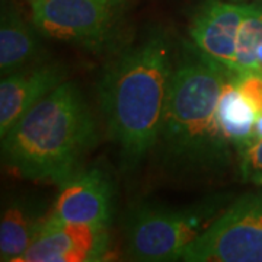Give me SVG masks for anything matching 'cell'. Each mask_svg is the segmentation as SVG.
<instances>
[{"label": "cell", "mask_w": 262, "mask_h": 262, "mask_svg": "<svg viewBox=\"0 0 262 262\" xmlns=\"http://www.w3.org/2000/svg\"><path fill=\"white\" fill-rule=\"evenodd\" d=\"M173 69L168 37L156 31L125 50L101 79L99 99L106 127L131 165L159 140Z\"/></svg>", "instance_id": "cell-1"}, {"label": "cell", "mask_w": 262, "mask_h": 262, "mask_svg": "<svg viewBox=\"0 0 262 262\" xmlns=\"http://www.w3.org/2000/svg\"><path fill=\"white\" fill-rule=\"evenodd\" d=\"M96 139L95 121L75 84L63 82L2 137L8 166L32 181L61 185Z\"/></svg>", "instance_id": "cell-2"}, {"label": "cell", "mask_w": 262, "mask_h": 262, "mask_svg": "<svg viewBox=\"0 0 262 262\" xmlns=\"http://www.w3.org/2000/svg\"><path fill=\"white\" fill-rule=\"evenodd\" d=\"M229 73L196 47L175 66L159 134L169 158L200 168L229 160L230 147L217 124V105Z\"/></svg>", "instance_id": "cell-3"}, {"label": "cell", "mask_w": 262, "mask_h": 262, "mask_svg": "<svg viewBox=\"0 0 262 262\" xmlns=\"http://www.w3.org/2000/svg\"><path fill=\"white\" fill-rule=\"evenodd\" d=\"M189 262H262V192L248 194L215 217L182 256Z\"/></svg>", "instance_id": "cell-4"}, {"label": "cell", "mask_w": 262, "mask_h": 262, "mask_svg": "<svg viewBox=\"0 0 262 262\" xmlns=\"http://www.w3.org/2000/svg\"><path fill=\"white\" fill-rule=\"evenodd\" d=\"M127 0H29L34 27L48 38L99 47L113 37Z\"/></svg>", "instance_id": "cell-5"}, {"label": "cell", "mask_w": 262, "mask_h": 262, "mask_svg": "<svg viewBox=\"0 0 262 262\" xmlns=\"http://www.w3.org/2000/svg\"><path fill=\"white\" fill-rule=\"evenodd\" d=\"M220 214L217 207L200 210L143 208L128 225V249L140 261H175Z\"/></svg>", "instance_id": "cell-6"}, {"label": "cell", "mask_w": 262, "mask_h": 262, "mask_svg": "<svg viewBox=\"0 0 262 262\" xmlns=\"http://www.w3.org/2000/svg\"><path fill=\"white\" fill-rule=\"evenodd\" d=\"M108 242V226L70 223L50 213L19 262L102 261Z\"/></svg>", "instance_id": "cell-7"}, {"label": "cell", "mask_w": 262, "mask_h": 262, "mask_svg": "<svg viewBox=\"0 0 262 262\" xmlns=\"http://www.w3.org/2000/svg\"><path fill=\"white\" fill-rule=\"evenodd\" d=\"M252 5L206 0L192 16L189 35L203 54L233 72L236 39Z\"/></svg>", "instance_id": "cell-8"}, {"label": "cell", "mask_w": 262, "mask_h": 262, "mask_svg": "<svg viewBox=\"0 0 262 262\" xmlns=\"http://www.w3.org/2000/svg\"><path fill=\"white\" fill-rule=\"evenodd\" d=\"M51 214L57 219L92 226H108L111 185L99 169L76 170L61 184Z\"/></svg>", "instance_id": "cell-9"}, {"label": "cell", "mask_w": 262, "mask_h": 262, "mask_svg": "<svg viewBox=\"0 0 262 262\" xmlns=\"http://www.w3.org/2000/svg\"><path fill=\"white\" fill-rule=\"evenodd\" d=\"M64 82V72L56 64L16 70L0 83V137L13 127L46 95Z\"/></svg>", "instance_id": "cell-10"}, {"label": "cell", "mask_w": 262, "mask_h": 262, "mask_svg": "<svg viewBox=\"0 0 262 262\" xmlns=\"http://www.w3.org/2000/svg\"><path fill=\"white\" fill-rule=\"evenodd\" d=\"M47 215L31 203L16 200L2 213L0 220V259L19 262L35 241Z\"/></svg>", "instance_id": "cell-11"}, {"label": "cell", "mask_w": 262, "mask_h": 262, "mask_svg": "<svg viewBox=\"0 0 262 262\" xmlns=\"http://www.w3.org/2000/svg\"><path fill=\"white\" fill-rule=\"evenodd\" d=\"M256 111L239 94L234 84L233 72L226 77L217 105L219 130L229 147H234L239 155L253 141V125Z\"/></svg>", "instance_id": "cell-12"}, {"label": "cell", "mask_w": 262, "mask_h": 262, "mask_svg": "<svg viewBox=\"0 0 262 262\" xmlns=\"http://www.w3.org/2000/svg\"><path fill=\"white\" fill-rule=\"evenodd\" d=\"M38 39L25 19L13 10L2 12L0 72L8 76L20 70L38 53Z\"/></svg>", "instance_id": "cell-13"}, {"label": "cell", "mask_w": 262, "mask_h": 262, "mask_svg": "<svg viewBox=\"0 0 262 262\" xmlns=\"http://www.w3.org/2000/svg\"><path fill=\"white\" fill-rule=\"evenodd\" d=\"M262 44V6L252 5L242 20L236 39L234 75L256 73V51Z\"/></svg>", "instance_id": "cell-14"}, {"label": "cell", "mask_w": 262, "mask_h": 262, "mask_svg": "<svg viewBox=\"0 0 262 262\" xmlns=\"http://www.w3.org/2000/svg\"><path fill=\"white\" fill-rule=\"evenodd\" d=\"M234 84L245 101L252 106L256 114L262 113V75L261 73H242L234 75Z\"/></svg>", "instance_id": "cell-15"}, {"label": "cell", "mask_w": 262, "mask_h": 262, "mask_svg": "<svg viewBox=\"0 0 262 262\" xmlns=\"http://www.w3.org/2000/svg\"><path fill=\"white\" fill-rule=\"evenodd\" d=\"M241 170L245 181L262 185V140L252 141L241 153Z\"/></svg>", "instance_id": "cell-16"}, {"label": "cell", "mask_w": 262, "mask_h": 262, "mask_svg": "<svg viewBox=\"0 0 262 262\" xmlns=\"http://www.w3.org/2000/svg\"><path fill=\"white\" fill-rule=\"evenodd\" d=\"M262 140V113L256 115L255 125H253V141Z\"/></svg>", "instance_id": "cell-17"}, {"label": "cell", "mask_w": 262, "mask_h": 262, "mask_svg": "<svg viewBox=\"0 0 262 262\" xmlns=\"http://www.w3.org/2000/svg\"><path fill=\"white\" fill-rule=\"evenodd\" d=\"M256 73L262 75V44L256 51Z\"/></svg>", "instance_id": "cell-18"}, {"label": "cell", "mask_w": 262, "mask_h": 262, "mask_svg": "<svg viewBox=\"0 0 262 262\" xmlns=\"http://www.w3.org/2000/svg\"><path fill=\"white\" fill-rule=\"evenodd\" d=\"M236 2H244V0H236Z\"/></svg>", "instance_id": "cell-19"}]
</instances>
